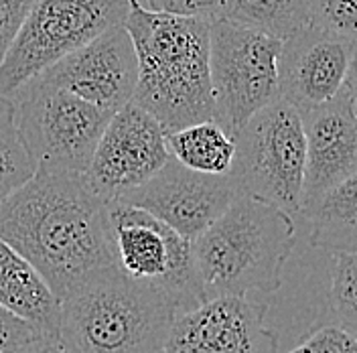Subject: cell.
Wrapping results in <instances>:
<instances>
[{
  "mask_svg": "<svg viewBox=\"0 0 357 353\" xmlns=\"http://www.w3.org/2000/svg\"><path fill=\"white\" fill-rule=\"evenodd\" d=\"M357 176L331 187L298 213L309 221V242L331 254H356L357 250Z\"/></svg>",
  "mask_w": 357,
  "mask_h": 353,
  "instance_id": "obj_17",
  "label": "cell"
},
{
  "mask_svg": "<svg viewBox=\"0 0 357 353\" xmlns=\"http://www.w3.org/2000/svg\"><path fill=\"white\" fill-rule=\"evenodd\" d=\"M0 305L26 321L35 331L59 329L61 303L24 256L0 238Z\"/></svg>",
  "mask_w": 357,
  "mask_h": 353,
  "instance_id": "obj_16",
  "label": "cell"
},
{
  "mask_svg": "<svg viewBox=\"0 0 357 353\" xmlns=\"http://www.w3.org/2000/svg\"><path fill=\"white\" fill-rule=\"evenodd\" d=\"M15 122L37 169L84 175L93 149L114 112L102 110L39 77L10 93Z\"/></svg>",
  "mask_w": 357,
  "mask_h": 353,
  "instance_id": "obj_7",
  "label": "cell"
},
{
  "mask_svg": "<svg viewBox=\"0 0 357 353\" xmlns=\"http://www.w3.org/2000/svg\"><path fill=\"white\" fill-rule=\"evenodd\" d=\"M136 53L132 102L153 114L165 134L213 120L207 17L171 15L128 0L124 19Z\"/></svg>",
  "mask_w": 357,
  "mask_h": 353,
  "instance_id": "obj_2",
  "label": "cell"
},
{
  "mask_svg": "<svg viewBox=\"0 0 357 353\" xmlns=\"http://www.w3.org/2000/svg\"><path fill=\"white\" fill-rule=\"evenodd\" d=\"M307 24L356 41L357 0H305Z\"/></svg>",
  "mask_w": 357,
  "mask_h": 353,
  "instance_id": "obj_22",
  "label": "cell"
},
{
  "mask_svg": "<svg viewBox=\"0 0 357 353\" xmlns=\"http://www.w3.org/2000/svg\"><path fill=\"white\" fill-rule=\"evenodd\" d=\"M282 41L262 29L215 17L209 27V82L213 120L238 133L252 114L278 100Z\"/></svg>",
  "mask_w": 357,
  "mask_h": 353,
  "instance_id": "obj_5",
  "label": "cell"
},
{
  "mask_svg": "<svg viewBox=\"0 0 357 353\" xmlns=\"http://www.w3.org/2000/svg\"><path fill=\"white\" fill-rule=\"evenodd\" d=\"M331 309L337 325L357 333V258L356 254H335L331 270Z\"/></svg>",
  "mask_w": 357,
  "mask_h": 353,
  "instance_id": "obj_21",
  "label": "cell"
},
{
  "mask_svg": "<svg viewBox=\"0 0 357 353\" xmlns=\"http://www.w3.org/2000/svg\"><path fill=\"white\" fill-rule=\"evenodd\" d=\"M165 136L155 116L130 100L108 120L84 173L86 185L106 201L144 185L171 156Z\"/></svg>",
  "mask_w": 357,
  "mask_h": 353,
  "instance_id": "obj_10",
  "label": "cell"
},
{
  "mask_svg": "<svg viewBox=\"0 0 357 353\" xmlns=\"http://www.w3.org/2000/svg\"><path fill=\"white\" fill-rule=\"evenodd\" d=\"M146 8L171 15L215 19L220 15L222 0H146Z\"/></svg>",
  "mask_w": 357,
  "mask_h": 353,
  "instance_id": "obj_25",
  "label": "cell"
},
{
  "mask_svg": "<svg viewBox=\"0 0 357 353\" xmlns=\"http://www.w3.org/2000/svg\"><path fill=\"white\" fill-rule=\"evenodd\" d=\"M301 118L305 126V179L301 193L303 209L331 187L349 176H356V77L345 84L333 102L305 112Z\"/></svg>",
  "mask_w": 357,
  "mask_h": 353,
  "instance_id": "obj_15",
  "label": "cell"
},
{
  "mask_svg": "<svg viewBox=\"0 0 357 353\" xmlns=\"http://www.w3.org/2000/svg\"><path fill=\"white\" fill-rule=\"evenodd\" d=\"M57 337L67 353H162L177 303L116 264L88 272L59 299Z\"/></svg>",
  "mask_w": 357,
  "mask_h": 353,
  "instance_id": "obj_3",
  "label": "cell"
},
{
  "mask_svg": "<svg viewBox=\"0 0 357 353\" xmlns=\"http://www.w3.org/2000/svg\"><path fill=\"white\" fill-rule=\"evenodd\" d=\"M169 153L181 165L209 175H225L231 169L236 142L215 120H203L173 130L167 136Z\"/></svg>",
  "mask_w": 357,
  "mask_h": 353,
  "instance_id": "obj_18",
  "label": "cell"
},
{
  "mask_svg": "<svg viewBox=\"0 0 357 353\" xmlns=\"http://www.w3.org/2000/svg\"><path fill=\"white\" fill-rule=\"evenodd\" d=\"M296 243L294 218L266 201L238 195L191 240L203 303L218 296L276 292Z\"/></svg>",
  "mask_w": 357,
  "mask_h": 353,
  "instance_id": "obj_4",
  "label": "cell"
},
{
  "mask_svg": "<svg viewBox=\"0 0 357 353\" xmlns=\"http://www.w3.org/2000/svg\"><path fill=\"white\" fill-rule=\"evenodd\" d=\"M112 238L116 266L136 280L165 290L178 310L203 303L191 242L142 207L112 201Z\"/></svg>",
  "mask_w": 357,
  "mask_h": 353,
  "instance_id": "obj_9",
  "label": "cell"
},
{
  "mask_svg": "<svg viewBox=\"0 0 357 353\" xmlns=\"http://www.w3.org/2000/svg\"><path fill=\"white\" fill-rule=\"evenodd\" d=\"M31 4L33 0H0V61L26 19Z\"/></svg>",
  "mask_w": 357,
  "mask_h": 353,
  "instance_id": "obj_24",
  "label": "cell"
},
{
  "mask_svg": "<svg viewBox=\"0 0 357 353\" xmlns=\"http://www.w3.org/2000/svg\"><path fill=\"white\" fill-rule=\"evenodd\" d=\"M37 165L22 142L10 98L0 96V203L35 175Z\"/></svg>",
  "mask_w": 357,
  "mask_h": 353,
  "instance_id": "obj_20",
  "label": "cell"
},
{
  "mask_svg": "<svg viewBox=\"0 0 357 353\" xmlns=\"http://www.w3.org/2000/svg\"><path fill=\"white\" fill-rule=\"evenodd\" d=\"M128 15V0H33L26 19L0 61V96L63 55L89 43Z\"/></svg>",
  "mask_w": 357,
  "mask_h": 353,
  "instance_id": "obj_8",
  "label": "cell"
},
{
  "mask_svg": "<svg viewBox=\"0 0 357 353\" xmlns=\"http://www.w3.org/2000/svg\"><path fill=\"white\" fill-rule=\"evenodd\" d=\"M35 333L39 331H35L26 321H22L21 317L13 315L0 305V353L21 345L22 341H26Z\"/></svg>",
  "mask_w": 357,
  "mask_h": 353,
  "instance_id": "obj_26",
  "label": "cell"
},
{
  "mask_svg": "<svg viewBox=\"0 0 357 353\" xmlns=\"http://www.w3.org/2000/svg\"><path fill=\"white\" fill-rule=\"evenodd\" d=\"M238 195H242L240 187L229 173H199L171 155L155 176L116 201L146 209L191 242Z\"/></svg>",
  "mask_w": 357,
  "mask_h": 353,
  "instance_id": "obj_11",
  "label": "cell"
},
{
  "mask_svg": "<svg viewBox=\"0 0 357 353\" xmlns=\"http://www.w3.org/2000/svg\"><path fill=\"white\" fill-rule=\"evenodd\" d=\"M289 353H357L356 333L341 325H325Z\"/></svg>",
  "mask_w": 357,
  "mask_h": 353,
  "instance_id": "obj_23",
  "label": "cell"
},
{
  "mask_svg": "<svg viewBox=\"0 0 357 353\" xmlns=\"http://www.w3.org/2000/svg\"><path fill=\"white\" fill-rule=\"evenodd\" d=\"M266 313V303L245 296L209 299L178 313L162 353H278Z\"/></svg>",
  "mask_w": 357,
  "mask_h": 353,
  "instance_id": "obj_14",
  "label": "cell"
},
{
  "mask_svg": "<svg viewBox=\"0 0 357 353\" xmlns=\"http://www.w3.org/2000/svg\"><path fill=\"white\" fill-rule=\"evenodd\" d=\"M356 77V41L305 24L282 41L278 98L298 114L321 108Z\"/></svg>",
  "mask_w": 357,
  "mask_h": 353,
  "instance_id": "obj_12",
  "label": "cell"
},
{
  "mask_svg": "<svg viewBox=\"0 0 357 353\" xmlns=\"http://www.w3.org/2000/svg\"><path fill=\"white\" fill-rule=\"evenodd\" d=\"M33 77L67 89L102 110H120L132 100L136 86L132 39L124 24H114Z\"/></svg>",
  "mask_w": 357,
  "mask_h": 353,
  "instance_id": "obj_13",
  "label": "cell"
},
{
  "mask_svg": "<svg viewBox=\"0 0 357 353\" xmlns=\"http://www.w3.org/2000/svg\"><path fill=\"white\" fill-rule=\"evenodd\" d=\"M223 19L262 29L280 41L307 24L305 0H222Z\"/></svg>",
  "mask_w": 357,
  "mask_h": 353,
  "instance_id": "obj_19",
  "label": "cell"
},
{
  "mask_svg": "<svg viewBox=\"0 0 357 353\" xmlns=\"http://www.w3.org/2000/svg\"><path fill=\"white\" fill-rule=\"evenodd\" d=\"M4 353H67L66 347L61 345L59 337L53 333H35L21 345L8 350Z\"/></svg>",
  "mask_w": 357,
  "mask_h": 353,
  "instance_id": "obj_27",
  "label": "cell"
},
{
  "mask_svg": "<svg viewBox=\"0 0 357 353\" xmlns=\"http://www.w3.org/2000/svg\"><path fill=\"white\" fill-rule=\"evenodd\" d=\"M110 205L79 173L37 169L0 203V238L61 299L88 272L116 264Z\"/></svg>",
  "mask_w": 357,
  "mask_h": 353,
  "instance_id": "obj_1",
  "label": "cell"
},
{
  "mask_svg": "<svg viewBox=\"0 0 357 353\" xmlns=\"http://www.w3.org/2000/svg\"><path fill=\"white\" fill-rule=\"evenodd\" d=\"M236 155L229 175L240 193L280 207L289 216L301 209L305 179L303 118L284 100L252 114L234 134Z\"/></svg>",
  "mask_w": 357,
  "mask_h": 353,
  "instance_id": "obj_6",
  "label": "cell"
}]
</instances>
